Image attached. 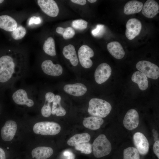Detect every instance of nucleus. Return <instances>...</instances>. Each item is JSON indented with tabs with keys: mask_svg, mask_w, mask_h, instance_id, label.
<instances>
[{
	"mask_svg": "<svg viewBox=\"0 0 159 159\" xmlns=\"http://www.w3.org/2000/svg\"><path fill=\"white\" fill-rule=\"evenodd\" d=\"M26 31L25 28L22 26H19L13 31L12 33V37L16 40L22 39L25 35Z\"/></svg>",
	"mask_w": 159,
	"mask_h": 159,
	"instance_id": "30",
	"label": "nucleus"
},
{
	"mask_svg": "<svg viewBox=\"0 0 159 159\" xmlns=\"http://www.w3.org/2000/svg\"><path fill=\"white\" fill-rule=\"evenodd\" d=\"M58 34L62 35L63 38L67 39L72 38L75 34L74 29L72 27H68L64 28L61 27H58L56 29Z\"/></svg>",
	"mask_w": 159,
	"mask_h": 159,
	"instance_id": "27",
	"label": "nucleus"
},
{
	"mask_svg": "<svg viewBox=\"0 0 159 159\" xmlns=\"http://www.w3.org/2000/svg\"><path fill=\"white\" fill-rule=\"evenodd\" d=\"M159 10V4L156 1L153 0H148L143 5L142 13L145 17L152 18L158 14Z\"/></svg>",
	"mask_w": 159,
	"mask_h": 159,
	"instance_id": "14",
	"label": "nucleus"
},
{
	"mask_svg": "<svg viewBox=\"0 0 159 159\" xmlns=\"http://www.w3.org/2000/svg\"><path fill=\"white\" fill-rule=\"evenodd\" d=\"M54 151L51 147L39 146L33 149L31 156L33 159H47L53 154Z\"/></svg>",
	"mask_w": 159,
	"mask_h": 159,
	"instance_id": "17",
	"label": "nucleus"
},
{
	"mask_svg": "<svg viewBox=\"0 0 159 159\" xmlns=\"http://www.w3.org/2000/svg\"><path fill=\"white\" fill-rule=\"evenodd\" d=\"M64 156L66 157V159H74V155L70 151L67 150L64 151L63 153Z\"/></svg>",
	"mask_w": 159,
	"mask_h": 159,
	"instance_id": "37",
	"label": "nucleus"
},
{
	"mask_svg": "<svg viewBox=\"0 0 159 159\" xmlns=\"http://www.w3.org/2000/svg\"><path fill=\"white\" fill-rule=\"evenodd\" d=\"M75 149L81 153L86 154L91 153L92 151V145L89 143H82L75 146Z\"/></svg>",
	"mask_w": 159,
	"mask_h": 159,
	"instance_id": "29",
	"label": "nucleus"
},
{
	"mask_svg": "<svg viewBox=\"0 0 159 159\" xmlns=\"http://www.w3.org/2000/svg\"><path fill=\"white\" fill-rule=\"evenodd\" d=\"M92 145L93 154L97 158L108 155L112 150L110 142L106 136L103 134L99 135L95 140Z\"/></svg>",
	"mask_w": 159,
	"mask_h": 159,
	"instance_id": "3",
	"label": "nucleus"
},
{
	"mask_svg": "<svg viewBox=\"0 0 159 159\" xmlns=\"http://www.w3.org/2000/svg\"><path fill=\"white\" fill-rule=\"evenodd\" d=\"M94 56L93 51L87 45H82L78 50L79 62L81 66L84 68H89L92 66L93 62L90 58Z\"/></svg>",
	"mask_w": 159,
	"mask_h": 159,
	"instance_id": "6",
	"label": "nucleus"
},
{
	"mask_svg": "<svg viewBox=\"0 0 159 159\" xmlns=\"http://www.w3.org/2000/svg\"><path fill=\"white\" fill-rule=\"evenodd\" d=\"M107 48L111 54L117 59H121L125 56L124 50L121 44L118 42H112L108 43Z\"/></svg>",
	"mask_w": 159,
	"mask_h": 159,
	"instance_id": "18",
	"label": "nucleus"
},
{
	"mask_svg": "<svg viewBox=\"0 0 159 159\" xmlns=\"http://www.w3.org/2000/svg\"><path fill=\"white\" fill-rule=\"evenodd\" d=\"M41 22V20L40 18L39 17H36L35 16H33L29 19V24L31 25L33 23L35 24H40Z\"/></svg>",
	"mask_w": 159,
	"mask_h": 159,
	"instance_id": "34",
	"label": "nucleus"
},
{
	"mask_svg": "<svg viewBox=\"0 0 159 159\" xmlns=\"http://www.w3.org/2000/svg\"><path fill=\"white\" fill-rule=\"evenodd\" d=\"M41 68L45 73L53 76H59L63 72V68L60 65L54 64L50 60L44 61L41 64Z\"/></svg>",
	"mask_w": 159,
	"mask_h": 159,
	"instance_id": "13",
	"label": "nucleus"
},
{
	"mask_svg": "<svg viewBox=\"0 0 159 159\" xmlns=\"http://www.w3.org/2000/svg\"><path fill=\"white\" fill-rule=\"evenodd\" d=\"M50 103L45 101V103L41 109V113L42 116L48 117L51 114V108Z\"/></svg>",
	"mask_w": 159,
	"mask_h": 159,
	"instance_id": "33",
	"label": "nucleus"
},
{
	"mask_svg": "<svg viewBox=\"0 0 159 159\" xmlns=\"http://www.w3.org/2000/svg\"><path fill=\"white\" fill-rule=\"evenodd\" d=\"M12 99L16 104L25 105L28 107H32L34 103L32 100L28 98L26 92L22 89L15 91L12 95Z\"/></svg>",
	"mask_w": 159,
	"mask_h": 159,
	"instance_id": "15",
	"label": "nucleus"
},
{
	"mask_svg": "<svg viewBox=\"0 0 159 159\" xmlns=\"http://www.w3.org/2000/svg\"><path fill=\"white\" fill-rule=\"evenodd\" d=\"M17 27V22L12 17L7 15L0 16V28L7 32H12Z\"/></svg>",
	"mask_w": 159,
	"mask_h": 159,
	"instance_id": "19",
	"label": "nucleus"
},
{
	"mask_svg": "<svg viewBox=\"0 0 159 159\" xmlns=\"http://www.w3.org/2000/svg\"><path fill=\"white\" fill-rule=\"evenodd\" d=\"M17 129L16 122L12 120L6 121L1 130V137L5 141H10L13 138Z\"/></svg>",
	"mask_w": 159,
	"mask_h": 159,
	"instance_id": "12",
	"label": "nucleus"
},
{
	"mask_svg": "<svg viewBox=\"0 0 159 159\" xmlns=\"http://www.w3.org/2000/svg\"><path fill=\"white\" fill-rule=\"evenodd\" d=\"M54 96V94L52 92L47 93L45 95V101L50 103L53 102Z\"/></svg>",
	"mask_w": 159,
	"mask_h": 159,
	"instance_id": "35",
	"label": "nucleus"
},
{
	"mask_svg": "<svg viewBox=\"0 0 159 159\" xmlns=\"http://www.w3.org/2000/svg\"><path fill=\"white\" fill-rule=\"evenodd\" d=\"M34 132L42 135H54L58 134L61 127L58 123L49 121H42L35 124L33 127Z\"/></svg>",
	"mask_w": 159,
	"mask_h": 159,
	"instance_id": "4",
	"label": "nucleus"
},
{
	"mask_svg": "<svg viewBox=\"0 0 159 159\" xmlns=\"http://www.w3.org/2000/svg\"><path fill=\"white\" fill-rule=\"evenodd\" d=\"M87 1L90 3H94L96 2V0H88Z\"/></svg>",
	"mask_w": 159,
	"mask_h": 159,
	"instance_id": "41",
	"label": "nucleus"
},
{
	"mask_svg": "<svg viewBox=\"0 0 159 159\" xmlns=\"http://www.w3.org/2000/svg\"><path fill=\"white\" fill-rule=\"evenodd\" d=\"M61 97L59 95H55L51 109V113L57 116H63L66 114V111L61 104Z\"/></svg>",
	"mask_w": 159,
	"mask_h": 159,
	"instance_id": "25",
	"label": "nucleus"
},
{
	"mask_svg": "<svg viewBox=\"0 0 159 159\" xmlns=\"http://www.w3.org/2000/svg\"><path fill=\"white\" fill-rule=\"evenodd\" d=\"M90 135L87 133L77 134L75 135L67 141L68 145L71 146H75L78 144L88 142L90 140Z\"/></svg>",
	"mask_w": 159,
	"mask_h": 159,
	"instance_id": "24",
	"label": "nucleus"
},
{
	"mask_svg": "<svg viewBox=\"0 0 159 159\" xmlns=\"http://www.w3.org/2000/svg\"><path fill=\"white\" fill-rule=\"evenodd\" d=\"M37 4L42 11L52 17L57 16L59 13V9L56 2L53 0H38Z\"/></svg>",
	"mask_w": 159,
	"mask_h": 159,
	"instance_id": "9",
	"label": "nucleus"
},
{
	"mask_svg": "<svg viewBox=\"0 0 159 159\" xmlns=\"http://www.w3.org/2000/svg\"><path fill=\"white\" fill-rule=\"evenodd\" d=\"M112 72L110 66L105 63H102L97 67L95 72L96 82L98 84L106 82L110 77Z\"/></svg>",
	"mask_w": 159,
	"mask_h": 159,
	"instance_id": "8",
	"label": "nucleus"
},
{
	"mask_svg": "<svg viewBox=\"0 0 159 159\" xmlns=\"http://www.w3.org/2000/svg\"><path fill=\"white\" fill-rule=\"evenodd\" d=\"M131 80L137 83L141 90H146L148 86V78L144 74L140 71H136L132 74Z\"/></svg>",
	"mask_w": 159,
	"mask_h": 159,
	"instance_id": "21",
	"label": "nucleus"
},
{
	"mask_svg": "<svg viewBox=\"0 0 159 159\" xmlns=\"http://www.w3.org/2000/svg\"><path fill=\"white\" fill-rule=\"evenodd\" d=\"M70 1L75 4L82 5L85 4L87 2L86 0H71Z\"/></svg>",
	"mask_w": 159,
	"mask_h": 159,
	"instance_id": "38",
	"label": "nucleus"
},
{
	"mask_svg": "<svg viewBox=\"0 0 159 159\" xmlns=\"http://www.w3.org/2000/svg\"><path fill=\"white\" fill-rule=\"evenodd\" d=\"M63 89L67 93L76 97L83 95L87 90V87L84 85L79 83L66 85Z\"/></svg>",
	"mask_w": 159,
	"mask_h": 159,
	"instance_id": "16",
	"label": "nucleus"
},
{
	"mask_svg": "<svg viewBox=\"0 0 159 159\" xmlns=\"http://www.w3.org/2000/svg\"><path fill=\"white\" fill-rule=\"evenodd\" d=\"M43 48L47 54L51 56L56 55L55 41L52 37H49L47 39L44 44Z\"/></svg>",
	"mask_w": 159,
	"mask_h": 159,
	"instance_id": "26",
	"label": "nucleus"
},
{
	"mask_svg": "<svg viewBox=\"0 0 159 159\" xmlns=\"http://www.w3.org/2000/svg\"><path fill=\"white\" fill-rule=\"evenodd\" d=\"M139 122V115L137 111L133 109L128 110L123 120L125 127L130 130H133L138 127Z\"/></svg>",
	"mask_w": 159,
	"mask_h": 159,
	"instance_id": "10",
	"label": "nucleus"
},
{
	"mask_svg": "<svg viewBox=\"0 0 159 159\" xmlns=\"http://www.w3.org/2000/svg\"><path fill=\"white\" fill-rule=\"evenodd\" d=\"M62 53L65 57L69 60L71 64L77 66L79 62L76 52L74 47L71 44L65 46L63 48Z\"/></svg>",
	"mask_w": 159,
	"mask_h": 159,
	"instance_id": "20",
	"label": "nucleus"
},
{
	"mask_svg": "<svg viewBox=\"0 0 159 159\" xmlns=\"http://www.w3.org/2000/svg\"><path fill=\"white\" fill-rule=\"evenodd\" d=\"M16 64L13 58L9 55L0 57V82H5L13 77L16 72Z\"/></svg>",
	"mask_w": 159,
	"mask_h": 159,
	"instance_id": "2",
	"label": "nucleus"
},
{
	"mask_svg": "<svg viewBox=\"0 0 159 159\" xmlns=\"http://www.w3.org/2000/svg\"><path fill=\"white\" fill-rule=\"evenodd\" d=\"M105 30V26L103 24H98L96 28L91 31L92 35L95 37H99L102 36Z\"/></svg>",
	"mask_w": 159,
	"mask_h": 159,
	"instance_id": "32",
	"label": "nucleus"
},
{
	"mask_svg": "<svg viewBox=\"0 0 159 159\" xmlns=\"http://www.w3.org/2000/svg\"><path fill=\"white\" fill-rule=\"evenodd\" d=\"M134 144L139 153L142 155L147 154L149 151V143L144 135L141 132H138L133 136Z\"/></svg>",
	"mask_w": 159,
	"mask_h": 159,
	"instance_id": "11",
	"label": "nucleus"
},
{
	"mask_svg": "<svg viewBox=\"0 0 159 159\" xmlns=\"http://www.w3.org/2000/svg\"><path fill=\"white\" fill-rule=\"evenodd\" d=\"M0 159H6V153L3 149L0 147Z\"/></svg>",
	"mask_w": 159,
	"mask_h": 159,
	"instance_id": "39",
	"label": "nucleus"
},
{
	"mask_svg": "<svg viewBox=\"0 0 159 159\" xmlns=\"http://www.w3.org/2000/svg\"><path fill=\"white\" fill-rule=\"evenodd\" d=\"M136 68L146 77L154 80L159 77V68L156 64L148 61L141 60L137 63Z\"/></svg>",
	"mask_w": 159,
	"mask_h": 159,
	"instance_id": "5",
	"label": "nucleus"
},
{
	"mask_svg": "<svg viewBox=\"0 0 159 159\" xmlns=\"http://www.w3.org/2000/svg\"><path fill=\"white\" fill-rule=\"evenodd\" d=\"M143 3L137 0H132L125 5L124 12L126 15H130L140 12L142 10Z\"/></svg>",
	"mask_w": 159,
	"mask_h": 159,
	"instance_id": "22",
	"label": "nucleus"
},
{
	"mask_svg": "<svg viewBox=\"0 0 159 159\" xmlns=\"http://www.w3.org/2000/svg\"><path fill=\"white\" fill-rule=\"evenodd\" d=\"M87 22L85 20L79 19L73 21L72 22V26L76 29L82 30L87 28Z\"/></svg>",
	"mask_w": 159,
	"mask_h": 159,
	"instance_id": "31",
	"label": "nucleus"
},
{
	"mask_svg": "<svg viewBox=\"0 0 159 159\" xmlns=\"http://www.w3.org/2000/svg\"><path fill=\"white\" fill-rule=\"evenodd\" d=\"M4 1L3 0H0V4L3 3Z\"/></svg>",
	"mask_w": 159,
	"mask_h": 159,
	"instance_id": "42",
	"label": "nucleus"
},
{
	"mask_svg": "<svg viewBox=\"0 0 159 159\" xmlns=\"http://www.w3.org/2000/svg\"><path fill=\"white\" fill-rule=\"evenodd\" d=\"M152 132L153 133V136L154 138V140L155 141L158 140V134L157 131L155 129H153L152 130Z\"/></svg>",
	"mask_w": 159,
	"mask_h": 159,
	"instance_id": "40",
	"label": "nucleus"
},
{
	"mask_svg": "<svg viewBox=\"0 0 159 159\" xmlns=\"http://www.w3.org/2000/svg\"><path fill=\"white\" fill-rule=\"evenodd\" d=\"M142 24L140 20L136 18L129 19L126 24L125 35L129 40L133 39L140 33L142 29Z\"/></svg>",
	"mask_w": 159,
	"mask_h": 159,
	"instance_id": "7",
	"label": "nucleus"
},
{
	"mask_svg": "<svg viewBox=\"0 0 159 159\" xmlns=\"http://www.w3.org/2000/svg\"><path fill=\"white\" fill-rule=\"evenodd\" d=\"M111 109V105L108 102L102 99L93 98L89 102L88 112L92 116L102 118L107 116Z\"/></svg>",
	"mask_w": 159,
	"mask_h": 159,
	"instance_id": "1",
	"label": "nucleus"
},
{
	"mask_svg": "<svg viewBox=\"0 0 159 159\" xmlns=\"http://www.w3.org/2000/svg\"><path fill=\"white\" fill-rule=\"evenodd\" d=\"M123 159H140L139 153L135 148L128 147L123 151Z\"/></svg>",
	"mask_w": 159,
	"mask_h": 159,
	"instance_id": "28",
	"label": "nucleus"
},
{
	"mask_svg": "<svg viewBox=\"0 0 159 159\" xmlns=\"http://www.w3.org/2000/svg\"><path fill=\"white\" fill-rule=\"evenodd\" d=\"M103 122L102 118L91 116L85 118L83 121V124L87 128L95 130L100 128Z\"/></svg>",
	"mask_w": 159,
	"mask_h": 159,
	"instance_id": "23",
	"label": "nucleus"
},
{
	"mask_svg": "<svg viewBox=\"0 0 159 159\" xmlns=\"http://www.w3.org/2000/svg\"><path fill=\"white\" fill-rule=\"evenodd\" d=\"M153 150L155 154L157 156L158 159L159 158V140L155 141L154 143L153 147Z\"/></svg>",
	"mask_w": 159,
	"mask_h": 159,
	"instance_id": "36",
	"label": "nucleus"
}]
</instances>
